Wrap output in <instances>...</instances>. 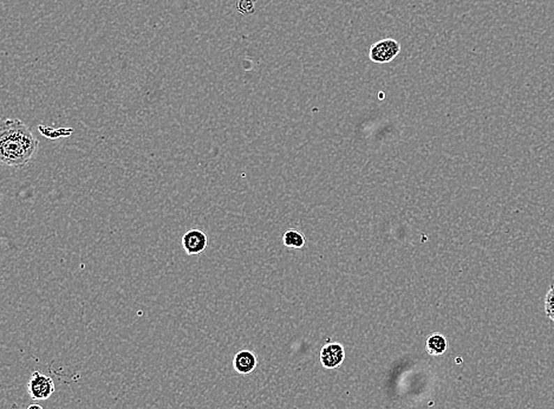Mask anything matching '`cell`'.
<instances>
[{
  "mask_svg": "<svg viewBox=\"0 0 554 409\" xmlns=\"http://www.w3.org/2000/svg\"><path fill=\"white\" fill-rule=\"evenodd\" d=\"M257 0H237V10L241 15H250L254 12V4Z\"/></svg>",
  "mask_w": 554,
  "mask_h": 409,
  "instance_id": "10",
  "label": "cell"
},
{
  "mask_svg": "<svg viewBox=\"0 0 554 409\" xmlns=\"http://www.w3.org/2000/svg\"><path fill=\"white\" fill-rule=\"evenodd\" d=\"M545 313L547 318L554 322V285L551 286L545 296Z\"/></svg>",
  "mask_w": 554,
  "mask_h": 409,
  "instance_id": "9",
  "label": "cell"
},
{
  "mask_svg": "<svg viewBox=\"0 0 554 409\" xmlns=\"http://www.w3.org/2000/svg\"><path fill=\"white\" fill-rule=\"evenodd\" d=\"M182 246L188 255H201L208 246V237L201 230H189L182 237Z\"/></svg>",
  "mask_w": 554,
  "mask_h": 409,
  "instance_id": "4",
  "label": "cell"
},
{
  "mask_svg": "<svg viewBox=\"0 0 554 409\" xmlns=\"http://www.w3.org/2000/svg\"><path fill=\"white\" fill-rule=\"evenodd\" d=\"M426 350L431 356H441L448 350V340L440 332H434L428 336L426 341Z\"/></svg>",
  "mask_w": 554,
  "mask_h": 409,
  "instance_id": "7",
  "label": "cell"
},
{
  "mask_svg": "<svg viewBox=\"0 0 554 409\" xmlns=\"http://www.w3.org/2000/svg\"><path fill=\"white\" fill-rule=\"evenodd\" d=\"M345 359V349L342 344L334 342V343L325 344L320 350V363L327 369H335L338 368Z\"/></svg>",
  "mask_w": 554,
  "mask_h": 409,
  "instance_id": "5",
  "label": "cell"
},
{
  "mask_svg": "<svg viewBox=\"0 0 554 409\" xmlns=\"http://www.w3.org/2000/svg\"><path fill=\"white\" fill-rule=\"evenodd\" d=\"M38 140L23 121L6 119L0 127V160L13 168H23L38 149Z\"/></svg>",
  "mask_w": 554,
  "mask_h": 409,
  "instance_id": "1",
  "label": "cell"
},
{
  "mask_svg": "<svg viewBox=\"0 0 554 409\" xmlns=\"http://www.w3.org/2000/svg\"><path fill=\"white\" fill-rule=\"evenodd\" d=\"M27 409H44L43 408L42 406L38 405V403H32V405L29 406Z\"/></svg>",
  "mask_w": 554,
  "mask_h": 409,
  "instance_id": "11",
  "label": "cell"
},
{
  "mask_svg": "<svg viewBox=\"0 0 554 409\" xmlns=\"http://www.w3.org/2000/svg\"><path fill=\"white\" fill-rule=\"evenodd\" d=\"M400 44L396 39L385 38L375 43L370 49L369 58L373 63L385 64L391 62L398 56Z\"/></svg>",
  "mask_w": 554,
  "mask_h": 409,
  "instance_id": "3",
  "label": "cell"
},
{
  "mask_svg": "<svg viewBox=\"0 0 554 409\" xmlns=\"http://www.w3.org/2000/svg\"><path fill=\"white\" fill-rule=\"evenodd\" d=\"M258 366V357L250 350H240L233 359V368L239 375H248Z\"/></svg>",
  "mask_w": 554,
  "mask_h": 409,
  "instance_id": "6",
  "label": "cell"
},
{
  "mask_svg": "<svg viewBox=\"0 0 554 409\" xmlns=\"http://www.w3.org/2000/svg\"><path fill=\"white\" fill-rule=\"evenodd\" d=\"M283 244L290 248H301L305 245V237L301 232L289 230L283 236Z\"/></svg>",
  "mask_w": 554,
  "mask_h": 409,
  "instance_id": "8",
  "label": "cell"
},
{
  "mask_svg": "<svg viewBox=\"0 0 554 409\" xmlns=\"http://www.w3.org/2000/svg\"><path fill=\"white\" fill-rule=\"evenodd\" d=\"M54 390H56V387H54V380L50 376L43 374L40 371L32 373L31 378L27 382V393L32 400H35V401L47 400L51 398Z\"/></svg>",
  "mask_w": 554,
  "mask_h": 409,
  "instance_id": "2",
  "label": "cell"
}]
</instances>
